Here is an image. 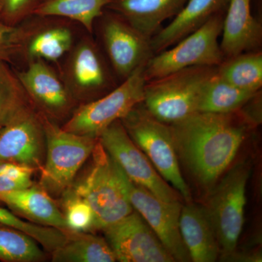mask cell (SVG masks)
<instances>
[{
	"mask_svg": "<svg viewBox=\"0 0 262 262\" xmlns=\"http://www.w3.org/2000/svg\"><path fill=\"white\" fill-rule=\"evenodd\" d=\"M216 67H192L148 81L144 106L164 123H174L198 113L203 89Z\"/></svg>",
	"mask_w": 262,
	"mask_h": 262,
	"instance_id": "3",
	"label": "cell"
},
{
	"mask_svg": "<svg viewBox=\"0 0 262 262\" xmlns=\"http://www.w3.org/2000/svg\"><path fill=\"white\" fill-rule=\"evenodd\" d=\"M114 0H39L32 15L41 18L58 17L78 22L89 32L95 20L102 16Z\"/></svg>",
	"mask_w": 262,
	"mask_h": 262,
	"instance_id": "22",
	"label": "cell"
},
{
	"mask_svg": "<svg viewBox=\"0 0 262 262\" xmlns=\"http://www.w3.org/2000/svg\"><path fill=\"white\" fill-rule=\"evenodd\" d=\"M125 181L133 208L146 221L175 261H192L179 228L181 201H162L125 175Z\"/></svg>",
	"mask_w": 262,
	"mask_h": 262,
	"instance_id": "11",
	"label": "cell"
},
{
	"mask_svg": "<svg viewBox=\"0 0 262 262\" xmlns=\"http://www.w3.org/2000/svg\"><path fill=\"white\" fill-rule=\"evenodd\" d=\"M108 10V9H107ZM103 20L102 37L114 69L126 79L154 56L150 39L127 20L108 10Z\"/></svg>",
	"mask_w": 262,
	"mask_h": 262,
	"instance_id": "14",
	"label": "cell"
},
{
	"mask_svg": "<svg viewBox=\"0 0 262 262\" xmlns=\"http://www.w3.org/2000/svg\"><path fill=\"white\" fill-rule=\"evenodd\" d=\"M63 81L76 101L89 99L107 85L106 67L97 48L90 39H82L72 48Z\"/></svg>",
	"mask_w": 262,
	"mask_h": 262,
	"instance_id": "15",
	"label": "cell"
},
{
	"mask_svg": "<svg viewBox=\"0 0 262 262\" xmlns=\"http://www.w3.org/2000/svg\"><path fill=\"white\" fill-rule=\"evenodd\" d=\"M258 93L239 89L226 82L216 72L202 93L198 112L217 114L236 113Z\"/></svg>",
	"mask_w": 262,
	"mask_h": 262,
	"instance_id": "23",
	"label": "cell"
},
{
	"mask_svg": "<svg viewBox=\"0 0 262 262\" xmlns=\"http://www.w3.org/2000/svg\"><path fill=\"white\" fill-rule=\"evenodd\" d=\"M102 231L117 261H175L146 221L135 210Z\"/></svg>",
	"mask_w": 262,
	"mask_h": 262,
	"instance_id": "12",
	"label": "cell"
},
{
	"mask_svg": "<svg viewBox=\"0 0 262 262\" xmlns=\"http://www.w3.org/2000/svg\"><path fill=\"white\" fill-rule=\"evenodd\" d=\"M120 121L130 139L163 179L173 186L183 200L191 202L190 189L179 167L170 125L153 117L142 103L131 110Z\"/></svg>",
	"mask_w": 262,
	"mask_h": 262,
	"instance_id": "5",
	"label": "cell"
},
{
	"mask_svg": "<svg viewBox=\"0 0 262 262\" xmlns=\"http://www.w3.org/2000/svg\"><path fill=\"white\" fill-rule=\"evenodd\" d=\"M72 30L64 26H53L29 34L23 48L30 61L56 62L70 52L73 45Z\"/></svg>",
	"mask_w": 262,
	"mask_h": 262,
	"instance_id": "24",
	"label": "cell"
},
{
	"mask_svg": "<svg viewBox=\"0 0 262 262\" xmlns=\"http://www.w3.org/2000/svg\"><path fill=\"white\" fill-rule=\"evenodd\" d=\"M39 115L46 136V157L39 169V186L51 196L63 195L92 155L98 139L68 132Z\"/></svg>",
	"mask_w": 262,
	"mask_h": 262,
	"instance_id": "4",
	"label": "cell"
},
{
	"mask_svg": "<svg viewBox=\"0 0 262 262\" xmlns=\"http://www.w3.org/2000/svg\"><path fill=\"white\" fill-rule=\"evenodd\" d=\"M16 75L39 114L55 122L70 118L77 101L64 81L46 61L32 60L25 70Z\"/></svg>",
	"mask_w": 262,
	"mask_h": 262,
	"instance_id": "13",
	"label": "cell"
},
{
	"mask_svg": "<svg viewBox=\"0 0 262 262\" xmlns=\"http://www.w3.org/2000/svg\"><path fill=\"white\" fill-rule=\"evenodd\" d=\"M229 3V0H188L173 20L150 39L154 55L172 47L214 15L225 13Z\"/></svg>",
	"mask_w": 262,
	"mask_h": 262,
	"instance_id": "17",
	"label": "cell"
},
{
	"mask_svg": "<svg viewBox=\"0 0 262 262\" xmlns=\"http://www.w3.org/2000/svg\"><path fill=\"white\" fill-rule=\"evenodd\" d=\"M46 258L35 239L18 229L0 224V261L38 262Z\"/></svg>",
	"mask_w": 262,
	"mask_h": 262,
	"instance_id": "26",
	"label": "cell"
},
{
	"mask_svg": "<svg viewBox=\"0 0 262 262\" xmlns=\"http://www.w3.org/2000/svg\"><path fill=\"white\" fill-rule=\"evenodd\" d=\"M29 32L22 27L0 23V61H12L23 51Z\"/></svg>",
	"mask_w": 262,
	"mask_h": 262,
	"instance_id": "31",
	"label": "cell"
},
{
	"mask_svg": "<svg viewBox=\"0 0 262 262\" xmlns=\"http://www.w3.org/2000/svg\"><path fill=\"white\" fill-rule=\"evenodd\" d=\"M217 75L239 89L258 93L262 86L261 52H248L229 58L219 66Z\"/></svg>",
	"mask_w": 262,
	"mask_h": 262,
	"instance_id": "25",
	"label": "cell"
},
{
	"mask_svg": "<svg viewBox=\"0 0 262 262\" xmlns=\"http://www.w3.org/2000/svg\"><path fill=\"white\" fill-rule=\"evenodd\" d=\"M51 253L55 262L117 261L106 239L89 232H69L64 244Z\"/></svg>",
	"mask_w": 262,
	"mask_h": 262,
	"instance_id": "21",
	"label": "cell"
},
{
	"mask_svg": "<svg viewBox=\"0 0 262 262\" xmlns=\"http://www.w3.org/2000/svg\"><path fill=\"white\" fill-rule=\"evenodd\" d=\"M63 195V213L71 232H89L94 230V212L86 200L74 192L72 188Z\"/></svg>",
	"mask_w": 262,
	"mask_h": 262,
	"instance_id": "29",
	"label": "cell"
},
{
	"mask_svg": "<svg viewBox=\"0 0 262 262\" xmlns=\"http://www.w3.org/2000/svg\"><path fill=\"white\" fill-rule=\"evenodd\" d=\"M234 113L198 112L170 124L179 160L208 190L227 171L246 139L248 120Z\"/></svg>",
	"mask_w": 262,
	"mask_h": 262,
	"instance_id": "1",
	"label": "cell"
},
{
	"mask_svg": "<svg viewBox=\"0 0 262 262\" xmlns=\"http://www.w3.org/2000/svg\"><path fill=\"white\" fill-rule=\"evenodd\" d=\"M0 202L15 214L21 215L33 223L71 232L63 211L39 185L0 194Z\"/></svg>",
	"mask_w": 262,
	"mask_h": 262,
	"instance_id": "18",
	"label": "cell"
},
{
	"mask_svg": "<svg viewBox=\"0 0 262 262\" xmlns=\"http://www.w3.org/2000/svg\"><path fill=\"white\" fill-rule=\"evenodd\" d=\"M188 0H114L106 9L127 20L145 37L151 38L159 32L167 19L175 17Z\"/></svg>",
	"mask_w": 262,
	"mask_h": 262,
	"instance_id": "19",
	"label": "cell"
},
{
	"mask_svg": "<svg viewBox=\"0 0 262 262\" xmlns=\"http://www.w3.org/2000/svg\"><path fill=\"white\" fill-rule=\"evenodd\" d=\"M98 139L131 182L162 201H181L179 193L157 171L147 157L130 139L120 120L114 122Z\"/></svg>",
	"mask_w": 262,
	"mask_h": 262,
	"instance_id": "9",
	"label": "cell"
},
{
	"mask_svg": "<svg viewBox=\"0 0 262 262\" xmlns=\"http://www.w3.org/2000/svg\"><path fill=\"white\" fill-rule=\"evenodd\" d=\"M46 157V136L39 113L29 103L0 125V163H14L39 170Z\"/></svg>",
	"mask_w": 262,
	"mask_h": 262,
	"instance_id": "10",
	"label": "cell"
},
{
	"mask_svg": "<svg viewBox=\"0 0 262 262\" xmlns=\"http://www.w3.org/2000/svg\"><path fill=\"white\" fill-rule=\"evenodd\" d=\"M89 171L72 190L89 203L94 214V230H103L134 211L129 201L125 173L98 139Z\"/></svg>",
	"mask_w": 262,
	"mask_h": 262,
	"instance_id": "2",
	"label": "cell"
},
{
	"mask_svg": "<svg viewBox=\"0 0 262 262\" xmlns=\"http://www.w3.org/2000/svg\"><path fill=\"white\" fill-rule=\"evenodd\" d=\"M0 224L13 227L28 234L51 253L64 244L69 233L54 227L26 222L13 212L2 207H0Z\"/></svg>",
	"mask_w": 262,
	"mask_h": 262,
	"instance_id": "27",
	"label": "cell"
},
{
	"mask_svg": "<svg viewBox=\"0 0 262 262\" xmlns=\"http://www.w3.org/2000/svg\"><path fill=\"white\" fill-rule=\"evenodd\" d=\"M222 32L220 47L224 56L228 58L259 48L262 27L252 15L251 0H229Z\"/></svg>",
	"mask_w": 262,
	"mask_h": 262,
	"instance_id": "16",
	"label": "cell"
},
{
	"mask_svg": "<svg viewBox=\"0 0 262 262\" xmlns=\"http://www.w3.org/2000/svg\"><path fill=\"white\" fill-rule=\"evenodd\" d=\"M179 228L191 261H216L220 255V247L204 207L190 202L183 206Z\"/></svg>",
	"mask_w": 262,
	"mask_h": 262,
	"instance_id": "20",
	"label": "cell"
},
{
	"mask_svg": "<svg viewBox=\"0 0 262 262\" xmlns=\"http://www.w3.org/2000/svg\"><path fill=\"white\" fill-rule=\"evenodd\" d=\"M145 66L138 68L110 94L77 108L62 128L77 135L98 139L114 122L121 120L144 101Z\"/></svg>",
	"mask_w": 262,
	"mask_h": 262,
	"instance_id": "8",
	"label": "cell"
},
{
	"mask_svg": "<svg viewBox=\"0 0 262 262\" xmlns=\"http://www.w3.org/2000/svg\"><path fill=\"white\" fill-rule=\"evenodd\" d=\"M225 14L214 15L173 48L151 57L144 69L146 82L189 67H219L224 59L219 37L222 33Z\"/></svg>",
	"mask_w": 262,
	"mask_h": 262,
	"instance_id": "7",
	"label": "cell"
},
{
	"mask_svg": "<svg viewBox=\"0 0 262 262\" xmlns=\"http://www.w3.org/2000/svg\"><path fill=\"white\" fill-rule=\"evenodd\" d=\"M0 23H4L3 18V0H0Z\"/></svg>",
	"mask_w": 262,
	"mask_h": 262,
	"instance_id": "33",
	"label": "cell"
},
{
	"mask_svg": "<svg viewBox=\"0 0 262 262\" xmlns=\"http://www.w3.org/2000/svg\"><path fill=\"white\" fill-rule=\"evenodd\" d=\"M249 175L247 163L234 165L210 191L211 194L204 207L222 258L235 251L242 232Z\"/></svg>",
	"mask_w": 262,
	"mask_h": 262,
	"instance_id": "6",
	"label": "cell"
},
{
	"mask_svg": "<svg viewBox=\"0 0 262 262\" xmlns=\"http://www.w3.org/2000/svg\"><path fill=\"white\" fill-rule=\"evenodd\" d=\"M28 97L19 82L16 74L0 61V125L26 103Z\"/></svg>",
	"mask_w": 262,
	"mask_h": 262,
	"instance_id": "28",
	"label": "cell"
},
{
	"mask_svg": "<svg viewBox=\"0 0 262 262\" xmlns=\"http://www.w3.org/2000/svg\"><path fill=\"white\" fill-rule=\"evenodd\" d=\"M39 0H3V22L15 26L32 15Z\"/></svg>",
	"mask_w": 262,
	"mask_h": 262,
	"instance_id": "32",
	"label": "cell"
},
{
	"mask_svg": "<svg viewBox=\"0 0 262 262\" xmlns=\"http://www.w3.org/2000/svg\"><path fill=\"white\" fill-rule=\"evenodd\" d=\"M37 169L21 164L0 163V194L20 190L33 185Z\"/></svg>",
	"mask_w": 262,
	"mask_h": 262,
	"instance_id": "30",
	"label": "cell"
}]
</instances>
